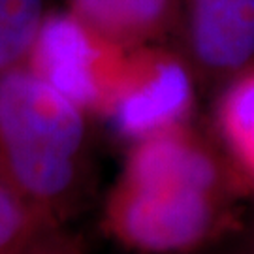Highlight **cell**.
<instances>
[{
	"instance_id": "obj_1",
	"label": "cell",
	"mask_w": 254,
	"mask_h": 254,
	"mask_svg": "<svg viewBox=\"0 0 254 254\" xmlns=\"http://www.w3.org/2000/svg\"><path fill=\"white\" fill-rule=\"evenodd\" d=\"M245 190L215 137L192 123L130 143L109 190L104 228L123 247L143 254H187L230 226Z\"/></svg>"
},
{
	"instance_id": "obj_2",
	"label": "cell",
	"mask_w": 254,
	"mask_h": 254,
	"mask_svg": "<svg viewBox=\"0 0 254 254\" xmlns=\"http://www.w3.org/2000/svg\"><path fill=\"white\" fill-rule=\"evenodd\" d=\"M91 177V115L27 64L0 73V187L64 224Z\"/></svg>"
},
{
	"instance_id": "obj_3",
	"label": "cell",
	"mask_w": 254,
	"mask_h": 254,
	"mask_svg": "<svg viewBox=\"0 0 254 254\" xmlns=\"http://www.w3.org/2000/svg\"><path fill=\"white\" fill-rule=\"evenodd\" d=\"M200 81L179 44L130 47L102 119L134 143L160 130L192 123Z\"/></svg>"
},
{
	"instance_id": "obj_4",
	"label": "cell",
	"mask_w": 254,
	"mask_h": 254,
	"mask_svg": "<svg viewBox=\"0 0 254 254\" xmlns=\"http://www.w3.org/2000/svg\"><path fill=\"white\" fill-rule=\"evenodd\" d=\"M128 49L85 25L72 11L49 9L25 64L91 117H102L123 73Z\"/></svg>"
},
{
	"instance_id": "obj_5",
	"label": "cell",
	"mask_w": 254,
	"mask_h": 254,
	"mask_svg": "<svg viewBox=\"0 0 254 254\" xmlns=\"http://www.w3.org/2000/svg\"><path fill=\"white\" fill-rule=\"evenodd\" d=\"M179 47L201 89L217 91L254 64V0H181Z\"/></svg>"
},
{
	"instance_id": "obj_6",
	"label": "cell",
	"mask_w": 254,
	"mask_h": 254,
	"mask_svg": "<svg viewBox=\"0 0 254 254\" xmlns=\"http://www.w3.org/2000/svg\"><path fill=\"white\" fill-rule=\"evenodd\" d=\"M66 9L125 47L179 44L181 0H68Z\"/></svg>"
},
{
	"instance_id": "obj_7",
	"label": "cell",
	"mask_w": 254,
	"mask_h": 254,
	"mask_svg": "<svg viewBox=\"0 0 254 254\" xmlns=\"http://www.w3.org/2000/svg\"><path fill=\"white\" fill-rule=\"evenodd\" d=\"M213 136L245 190L254 192V64L217 89Z\"/></svg>"
},
{
	"instance_id": "obj_8",
	"label": "cell",
	"mask_w": 254,
	"mask_h": 254,
	"mask_svg": "<svg viewBox=\"0 0 254 254\" xmlns=\"http://www.w3.org/2000/svg\"><path fill=\"white\" fill-rule=\"evenodd\" d=\"M49 9L47 0H0V73L27 63Z\"/></svg>"
},
{
	"instance_id": "obj_9",
	"label": "cell",
	"mask_w": 254,
	"mask_h": 254,
	"mask_svg": "<svg viewBox=\"0 0 254 254\" xmlns=\"http://www.w3.org/2000/svg\"><path fill=\"white\" fill-rule=\"evenodd\" d=\"M55 224L59 222L0 187V254H23L38 236Z\"/></svg>"
},
{
	"instance_id": "obj_10",
	"label": "cell",
	"mask_w": 254,
	"mask_h": 254,
	"mask_svg": "<svg viewBox=\"0 0 254 254\" xmlns=\"http://www.w3.org/2000/svg\"><path fill=\"white\" fill-rule=\"evenodd\" d=\"M23 254H85L79 237L64 230V224H55L38 236Z\"/></svg>"
},
{
	"instance_id": "obj_11",
	"label": "cell",
	"mask_w": 254,
	"mask_h": 254,
	"mask_svg": "<svg viewBox=\"0 0 254 254\" xmlns=\"http://www.w3.org/2000/svg\"><path fill=\"white\" fill-rule=\"evenodd\" d=\"M251 254H254V247H253V251H251Z\"/></svg>"
}]
</instances>
